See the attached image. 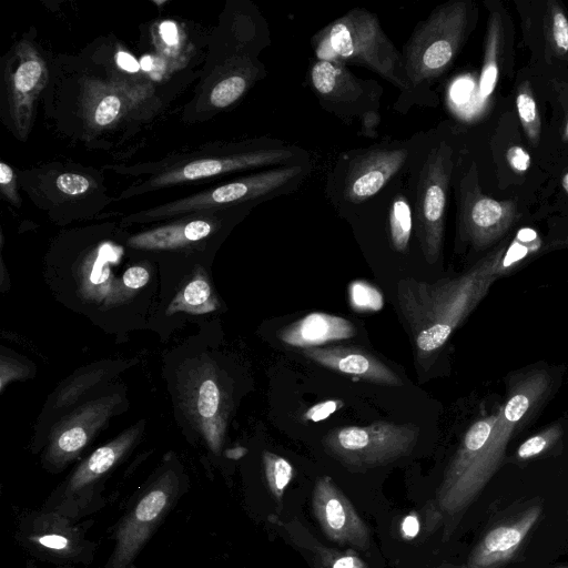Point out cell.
Returning a JSON list of instances; mask_svg holds the SVG:
<instances>
[{"label": "cell", "instance_id": "27", "mask_svg": "<svg viewBox=\"0 0 568 568\" xmlns=\"http://www.w3.org/2000/svg\"><path fill=\"white\" fill-rule=\"evenodd\" d=\"M248 87L247 77L243 72L233 73L221 80L211 91V103L216 108H225L243 95Z\"/></svg>", "mask_w": 568, "mask_h": 568}, {"label": "cell", "instance_id": "22", "mask_svg": "<svg viewBox=\"0 0 568 568\" xmlns=\"http://www.w3.org/2000/svg\"><path fill=\"white\" fill-rule=\"evenodd\" d=\"M500 27L499 16L493 13L486 39L484 65L479 78V95L483 99L493 93L498 78L497 55L500 44Z\"/></svg>", "mask_w": 568, "mask_h": 568}, {"label": "cell", "instance_id": "46", "mask_svg": "<svg viewBox=\"0 0 568 568\" xmlns=\"http://www.w3.org/2000/svg\"><path fill=\"white\" fill-rule=\"evenodd\" d=\"M57 568H75V567L71 566V565H65V566H60V567H57Z\"/></svg>", "mask_w": 568, "mask_h": 568}, {"label": "cell", "instance_id": "34", "mask_svg": "<svg viewBox=\"0 0 568 568\" xmlns=\"http://www.w3.org/2000/svg\"><path fill=\"white\" fill-rule=\"evenodd\" d=\"M0 186L2 193L11 201L14 205L20 204L19 194L17 192L16 178L10 165L4 162L0 163Z\"/></svg>", "mask_w": 568, "mask_h": 568}, {"label": "cell", "instance_id": "32", "mask_svg": "<svg viewBox=\"0 0 568 568\" xmlns=\"http://www.w3.org/2000/svg\"><path fill=\"white\" fill-rule=\"evenodd\" d=\"M57 187L68 195H80L90 187V181L80 174L64 173L57 178Z\"/></svg>", "mask_w": 568, "mask_h": 568}, {"label": "cell", "instance_id": "20", "mask_svg": "<svg viewBox=\"0 0 568 568\" xmlns=\"http://www.w3.org/2000/svg\"><path fill=\"white\" fill-rule=\"evenodd\" d=\"M356 331L348 320L322 312L310 313L278 332V338L295 347H318L322 344L347 339Z\"/></svg>", "mask_w": 568, "mask_h": 568}, {"label": "cell", "instance_id": "17", "mask_svg": "<svg viewBox=\"0 0 568 568\" xmlns=\"http://www.w3.org/2000/svg\"><path fill=\"white\" fill-rule=\"evenodd\" d=\"M407 156L406 149H375L356 156L345 176V199L361 203L377 194L403 168Z\"/></svg>", "mask_w": 568, "mask_h": 568}, {"label": "cell", "instance_id": "13", "mask_svg": "<svg viewBox=\"0 0 568 568\" xmlns=\"http://www.w3.org/2000/svg\"><path fill=\"white\" fill-rule=\"evenodd\" d=\"M116 402V397L112 396L87 403L52 429L42 456L43 467L57 474L77 459Z\"/></svg>", "mask_w": 568, "mask_h": 568}, {"label": "cell", "instance_id": "43", "mask_svg": "<svg viewBox=\"0 0 568 568\" xmlns=\"http://www.w3.org/2000/svg\"><path fill=\"white\" fill-rule=\"evenodd\" d=\"M435 568H469L467 565H442Z\"/></svg>", "mask_w": 568, "mask_h": 568}, {"label": "cell", "instance_id": "11", "mask_svg": "<svg viewBox=\"0 0 568 568\" xmlns=\"http://www.w3.org/2000/svg\"><path fill=\"white\" fill-rule=\"evenodd\" d=\"M303 166L281 165L247 178L221 185L214 190L180 200L174 203L154 209L145 216L159 217L164 215L180 214L212 206L241 203L270 194H276L286 187L298 175Z\"/></svg>", "mask_w": 568, "mask_h": 568}, {"label": "cell", "instance_id": "15", "mask_svg": "<svg viewBox=\"0 0 568 568\" xmlns=\"http://www.w3.org/2000/svg\"><path fill=\"white\" fill-rule=\"evenodd\" d=\"M541 511L540 505H530L491 526L473 548L467 566L501 568L508 564L539 520Z\"/></svg>", "mask_w": 568, "mask_h": 568}, {"label": "cell", "instance_id": "30", "mask_svg": "<svg viewBox=\"0 0 568 568\" xmlns=\"http://www.w3.org/2000/svg\"><path fill=\"white\" fill-rule=\"evenodd\" d=\"M211 295V287L206 281L196 278L190 282L181 294L182 302L187 307H201L209 301Z\"/></svg>", "mask_w": 568, "mask_h": 568}, {"label": "cell", "instance_id": "47", "mask_svg": "<svg viewBox=\"0 0 568 568\" xmlns=\"http://www.w3.org/2000/svg\"><path fill=\"white\" fill-rule=\"evenodd\" d=\"M559 568H568V566H565V567H559Z\"/></svg>", "mask_w": 568, "mask_h": 568}, {"label": "cell", "instance_id": "24", "mask_svg": "<svg viewBox=\"0 0 568 568\" xmlns=\"http://www.w3.org/2000/svg\"><path fill=\"white\" fill-rule=\"evenodd\" d=\"M262 460L268 490L281 504L284 491L293 478V466L284 457L267 450L263 453Z\"/></svg>", "mask_w": 568, "mask_h": 568}, {"label": "cell", "instance_id": "3", "mask_svg": "<svg viewBox=\"0 0 568 568\" xmlns=\"http://www.w3.org/2000/svg\"><path fill=\"white\" fill-rule=\"evenodd\" d=\"M317 60L363 65L404 91L412 85L402 53L383 31L378 17L355 8L336 19L315 37Z\"/></svg>", "mask_w": 568, "mask_h": 568}, {"label": "cell", "instance_id": "28", "mask_svg": "<svg viewBox=\"0 0 568 568\" xmlns=\"http://www.w3.org/2000/svg\"><path fill=\"white\" fill-rule=\"evenodd\" d=\"M221 404V393L213 379H205L199 388L196 408L204 419L222 418L217 416Z\"/></svg>", "mask_w": 568, "mask_h": 568}, {"label": "cell", "instance_id": "8", "mask_svg": "<svg viewBox=\"0 0 568 568\" xmlns=\"http://www.w3.org/2000/svg\"><path fill=\"white\" fill-rule=\"evenodd\" d=\"M140 429L132 427L97 448L49 495L43 508L57 510L77 521L102 509L109 474L135 445Z\"/></svg>", "mask_w": 568, "mask_h": 568}, {"label": "cell", "instance_id": "5", "mask_svg": "<svg viewBox=\"0 0 568 568\" xmlns=\"http://www.w3.org/2000/svg\"><path fill=\"white\" fill-rule=\"evenodd\" d=\"M468 3L447 2L419 22L403 47V63L412 87L440 75L455 59L468 27Z\"/></svg>", "mask_w": 568, "mask_h": 568}, {"label": "cell", "instance_id": "38", "mask_svg": "<svg viewBox=\"0 0 568 568\" xmlns=\"http://www.w3.org/2000/svg\"><path fill=\"white\" fill-rule=\"evenodd\" d=\"M419 531V519L416 514H409L402 523V534L405 539H413Z\"/></svg>", "mask_w": 568, "mask_h": 568}, {"label": "cell", "instance_id": "26", "mask_svg": "<svg viewBox=\"0 0 568 568\" xmlns=\"http://www.w3.org/2000/svg\"><path fill=\"white\" fill-rule=\"evenodd\" d=\"M562 428L556 424L524 440L516 452L519 460L535 458L550 449L561 437Z\"/></svg>", "mask_w": 568, "mask_h": 568}, {"label": "cell", "instance_id": "12", "mask_svg": "<svg viewBox=\"0 0 568 568\" xmlns=\"http://www.w3.org/2000/svg\"><path fill=\"white\" fill-rule=\"evenodd\" d=\"M312 511L324 535L332 541L367 551L371 531L367 524L332 477L317 478L312 491Z\"/></svg>", "mask_w": 568, "mask_h": 568}, {"label": "cell", "instance_id": "2", "mask_svg": "<svg viewBox=\"0 0 568 568\" xmlns=\"http://www.w3.org/2000/svg\"><path fill=\"white\" fill-rule=\"evenodd\" d=\"M506 247L486 255L465 273L429 283L402 278L396 298L419 361L440 349L498 278Z\"/></svg>", "mask_w": 568, "mask_h": 568}, {"label": "cell", "instance_id": "21", "mask_svg": "<svg viewBox=\"0 0 568 568\" xmlns=\"http://www.w3.org/2000/svg\"><path fill=\"white\" fill-rule=\"evenodd\" d=\"M212 226L204 220H194L183 225L160 227L139 234L129 240V245L138 248H172L204 239Z\"/></svg>", "mask_w": 568, "mask_h": 568}, {"label": "cell", "instance_id": "35", "mask_svg": "<svg viewBox=\"0 0 568 568\" xmlns=\"http://www.w3.org/2000/svg\"><path fill=\"white\" fill-rule=\"evenodd\" d=\"M343 403L341 400H326L312 406L305 412V418L312 422H318L327 418L337 410Z\"/></svg>", "mask_w": 568, "mask_h": 568}, {"label": "cell", "instance_id": "10", "mask_svg": "<svg viewBox=\"0 0 568 568\" xmlns=\"http://www.w3.org/2000/svg\"><path fill=\"white\" fill-rule=\"evenodd\" d=\"M516 216L513 202L497 201L480 192L473 166L459 187L458 225L463 237L476 247H486L510 227Z\"/></svg>", "mask_w": 568, "mask_h": 568}, {"label": "cell", "instance_id": "7", "mask_svg": "<svg viewBox=\"0 0 568 568\" xmlns=\"http://www.w3.org/2000/svg\"><path fill=\"white\" fill-rule=\"evenodd\" d=\"M420 429L406 423L375 422L368 426H345L323 437L325 452L345 468L364 471L408 456Z\"/></svg>", "mask_w": 568, "mask_h": 568}, {"label": "cell", "instance_id": "1", "mask_svg": "<svg viewBox=\"0 0 568 568\" xmlns=\"http://www.w3.org/2000/svg\"><path fill=\"white\" fill-rule=\"evenodd\" d=\"M549 384L545 371L526 373L513 384L496 414L476 420L466 430L429 501L440 517L444 539L450 537L464 513L498 470L509 440L546 395Z\"/></svg>", "mask_w": 568, "mask_h": 568}, {"label": "cell", "instance_id": "42", "mask_svg": "<svg viewBox=\"0 0 568 568\" xmlns=\"http://www.w3.org/2000/svg\"><path fill=\"white\" fill-rule=\"evenodd\" d=\"M141 67L143 70L149 71L153 67V59L150 55H145L141 60Z\"/></svg>", "mask_w": 568, "mask_h": 568}, {"label": "cell", "instance_id": "16", "mask_svg": "<svg viewBox=\"0 0 568 568\" xmlns=\"http://www.w3.org/2000/svg\"><path fill=\"white\" fill-rule=\"evenodd\" d=\"M14 68L7 65L6 82L10 111L18 132L28 133L36 99L44 88L48 72L44 61L29 43H21L14 54Z\"/></svg>", "mask_w": 568, "mask_h": 568}, {"label": "cell", "instance_id": "33", "mask_svg": "<svg viewBox=\"0 0 568 568\" xmlns=\"http://www.w3.org/2000/svg\"><path fill=\"white\" fill-rule=\"evenodd\" d=\"M121 109V101L115 95L104 97L98 104L94 113L95 122L99 125H108L113 122Z\"/></svg>", "mask_w": 568, "mask_h": 568}, {"label": "cell", "instance_id": "37", "mask_svg": "<svg viewBox=\"0 0 568 568\" xmlns=\"http://www.w3.org/2000/svg\"><path fill=\"white\" fill-rule=\"evenodd\" d=\"M123 283L129 288H141L150 280L149 271L142 266L128 268L123 274Z\"/></svg>", "mask_w": 568, "mask_h": 568}, {"label": "cell", "instance_id": "39", "mask_svg": "<svg viewBox=\"0 0 568 568\" xmlns=\"http://www.w3.org/2000/svg\"><path fill=\"white\" fill-rule=\"evenodd\" d=\"M160 32L163 41L169 45H174L179 41L176 24L172 21H164L160 24Z\"/></svg>", "mask_w": 568, "mask_h": 568}, {"label": "cell", "instance_id": "9", "mask_svg": "<svg viewBox=\"0 0 568 568\" xmlns=\"http://www.w3.org/2000/svg\"><path fill=\"white\" fill-rule=\"evenodd\" d=\"M452 171V148L442 142L427 153L417 181L416 234L429 264L437 262L442 253Z\"/></svg>", "mask_w": 568, "mask_h": 568}, {"label": "cell", "instance_id": "14", "mask_svg": "<svg viewBox=\"0 0 568 568\" xmlns=\"http://www.w3.org/2000/svg\"><path fill=\"white\" fill-rule=\"evenodd\" d=\"M310 81L325 105L359 110L362 116L378 108L379 85L358 79L345 64L317 60L310 70Z\"/></svg>", "mask_w": 568, "mask_h": 568}, {"label": "cell", "instance_id": "41", "mask_svg": "<svg viewBox=\"0 0 568 568\" xmlns=\"http://www.w3.org/2000/svg\"><path fill=\"white\" fill-rule=\"evenodd\" d=\"M247 453L245 447H235L225 452V455L230 459H240Z\"/></svg>", "mask_w": 568, "mask_h": 568}, {"label": "cell", "instance_id": "18", "mask_svg": "<svg viewBox=\"0 0 568 568\" xmlns=\"http://www.w3.org/2000/svg\"><path fill=\"white\" fill-rule=\"evenodd\" d=\"M304 355L332 371L366 382L399 386L400 377L368 352L348 346L311 347Z\"/></svg>", "mask_w": 568, "mask_h": 568}, {"label": "cell", "instance_id": "45", "mask_svg": "<svg viewBox=\"0 0 568 568\" xmlns=\"http://www.w3.org/2000/svg\"><path fill=\"white\" fill-rule=\"evenodd\" d=\"M564 136H565V139H568V120H567V122H566Z\"/></svg>", "mask_w": 568, "mask_h": 568}, {"label": "cell", "instance_id": "31", "mask_svg": "<svg viewBox=\"0 0 568 568\" xmlns=\"http://www.w3.org/2000/svg\"><path fill=\"white\" fill-rule=\"evenodd\" d=\"M551 33L556 49L560 53L568 51V19L560 8L552 10Z\"/></svg>", "mask_w": 568, "mask_h": 568}, {"label": "cell", "instance_id": "29", "mask_svg": "<svg viewBox=\"0 0 568 568\" xmlns=\"http://www.w3.org/2000/svg\"><path fill=\"white\" fill-rule=\"evenodd\" d=\"M349 293L353 305L359 310H378L382 306V295L369 284L355 282Z\"/></svg>", "mask_w": 568, "mask_h": 568}, {"label": "cell", "instance_id": "36", "mask_svg": "<svg viewBox=\"0 0 568 568\" xmlns=\"http://www.w3.org/2000/svg\"><path fill=\"white\" fill-rule=\"evenodd\" d=\"M506 159L514 171L525 172L530 166V156L528 152L518 145L510 146L507 150Z\"/></svg>", "mask_w": 568, "mask_h": 568}, {"label": "cell", "instance_id": "19", "mask_svg": "<svg viewBox=\"0 0 568 568\" xmlns=\"http://www.w3.org/2000/svg\"><path fill=\"white\" fill-rule=\"evenodd\" d=\"M293 156L286 149H268L234 154L219 159H203L193 161L179 170L171 171L158 178L155 185H165L183 181L209 178L221 173L280 164Z\"/></svg>", "mask_w": 568, "mask_h": 568}, {"label": "cell", "instance_id": "4", "mask_svg": "<svg viewBox=\"0 0 568 568\" xmlns=\"http://www.w3.org/2000/svg\"><path fill=\"white\" fill-rule=\"evenodd\" d=\"M189 480L178 465L162 467L130 499L114 526L112 551L103 568H134L139 555L186 494Z\"/></svg>", "mask_w": 568, "mask_h": 568}, {"label": "cell", "instance_id": "44", "mask_svg": "<svg viewBox=\"0 0 568 568\" xmlns=\"http://www.w3.org/2000/svg\"><path fill=\"white\" fill-rule=\"evenodd\" d=\"M564 187H565V190H566V191H567V193H568V173H567V174L565 175V178H564Z\"/></svg>", "mask_w": 568, "mask_h": 568}, {"label": "cell", "instance_id": "6", "mask_svg": "<svg viewBox=\"0 0 568 568\" xmlns=\"http://www.w3.org/2000/svg\"><path fill=\"white\" fill-rule=\"evenodd\" d=\"M94 520L77 521L57 510L32 509L19 516L16 540L31 557L57 567L89 566L94 560L98 544L87 531Z\"/></svg>", "mask_w": 568, "mask_h": 568}, {"label": "cell", "instance_id": "25", "mask_svg": "<svg viewBox=\"0 0 568 568\" xmlns=\"http://www.w3.org/2000/svg\"><path fill=\"white\" fill-rule=\"evenodd\" d=\"M516 106L523 128L532 143H536L540 133V121L535 99L527 83H523L517 92Z\"/></svg>", "mask_w": 568, "mask_h": 568}, {"label": "cell", "instance_id": "40", "mask_svg": "<svg viewBox=\"0 0 568 568\" xmlns=\"http://www.w3.org/2000/svg\"><path fill=\"white\" fill-rule=\"evenodd\" d=\"M116 62L119 67L124 69L128 72L134 73L138 72L141 64L128 52H119L116 57Z\"/></svg>", "mask_w": 568, "mask_h": 568}, {"label": "cell", "instance_id": "23", "mask_svg": "<svg viewBox=\"0 0 568 568\" xmlns=\"http://www.w3.org/2000/svg\"><path fill=\"white\" fill-rule=\"evenodd\" d=\"M412 210L405 196H396L389 209V235L395 251L405 253L412 235Z\"/></svg>", "mask_w": 568, "mask_h": 568}]
</instances>
